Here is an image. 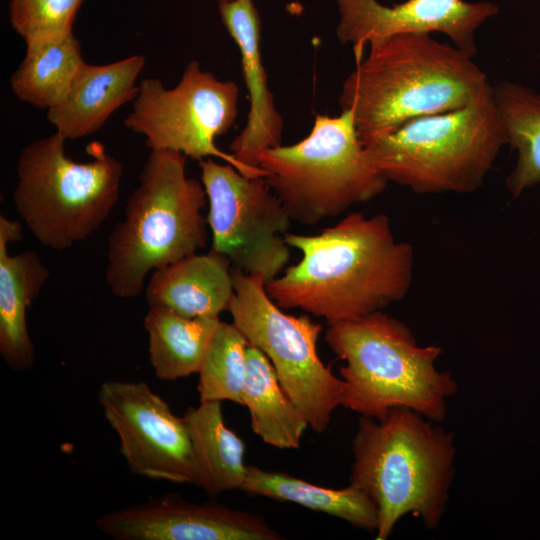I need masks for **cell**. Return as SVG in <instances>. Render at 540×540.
Masks as SVG:
<instances>
[{
    "instance_id": "1",
    "label": "cell",
    "mask_w": 540,
    "mask_h": 540,
    "mask_svg": "<svg viewBox=\"0 0 540 540\" xmlns=\"http://www.w3.org/2000/svg\"><path fill=\"white\" fill-rule=\"evenodd\" d=\"M302 258L266 283L282 309H300L327 323L382 311L406 296L414 251L398 241L387 215L354 212L315 235L287 232Z\"/></svg>"
},
{
    "instance_id": "2",
    "label": "cell",
    "mask_w": 540,
    "mask_h": 540,
    "mask_svg": "<svg viewBox=\"0 0 540 540\" xmlns=\"http://www.w3.org/2000/svg\"><path fill=\"white\" fill-rule=\"evenodd\" d=\"M469 56L431 34H398L369 45L344 80L339 104L351 110L363 143L408 120L466 107L492 85Z\"/></svg>"
},
{
    "instance_id": "3",
    "label": "cell",
    "mask_w": 540,
    "mask_h": 540,
    "mask_svg": "<svg viewBox=\"0 0 540 540\" xmlns=\"http://www.w3.org/2000/svg\"><path fill=\"white\" fill-rule=\"evenodd\" d=\"M454 434L405 407L379 419L361 416L352 443L350 483L378 511L376 540L407 514L436 529L446 512L455 473Z\"/></svg>"
},
{
    "instance_id": "4",
    "label": "cell",
    "mask_w": 540,
    "mask_h": 540,
    "mask_svg": "<svg viewBox=\"0 0 540 540\" xmlns=\"http://www.w3.org/2000/svg\"><path fill=\"white\" fill-rule=\"evenodd\" d=\"M325 340L345 362L339 373L346 388L342 406L379 419L405 407L437 423L457 382L436 361L438 345H419L402 321L377 311L352 320L328 323Z\"/></svg>"
},
{
    "instance_id": "5",
    "label": "cell",
    "mask_w": 540,
    "mask_h": 540,
    "mask_svg": "<svg viewBox=\"0 0 540 540\" xmlns=\"http://www.w3.org/2000/svg\"><path fill=\"white\" fill-rule=\"evenodd\" d=\"M186 159L176 151L150 150L124 219L108 237L105 280L116 297L138 296L148 273L206 247L207 195L202 182L187 177Z\"/></svg>"
},
{
    "instance_id": "6",
    "label": "cell",
    "mask_w": 540,
    "mask_h": 540,
    "mask_svg": "<svg viewBox=\"0 0 540 540\" xmlns=\"http://www.w3.org/2000/svg\"><path fill=\"white\" fill-rule=\"evenodd\" d=\"M505 144L492 86L466 107L408 120L363 142L387 181L418 194L475 191Z\"/></svg>"
},
{
    "instance_id": "7",
    "label": "cell",
    "mask_w": 540,
    "mask_h": 540,
    "mask_svg": "<svg viewBox=\"0 0 540 540\" xmlns=\"http://www.w3.org/2000/svg\"><path fill=\"white\" fill-rule=\"evenodd\" d=\"M67 139L55 132L28 143L16 163L15 209L35 239L53 250L86 240L118 201L123 165L99 142L92 157L76 162L65 153Z\"/></svg>"
},
{
    "instance_id": "8",
    "label": "cell",
    "mask_w": 540,
    "mask_h": 540,
    "mask_svg": "<svg viewBox=\"0 0 540 540\" xmlns=\"http://www.w3.org/2000/svg\"><path fill=\"white\" fill-rule=\"evenodd\" d=\"M259 167L292 221L305 225L375 198L388 183L368 159L351 110L316 114L308 136L265 150Z\"/></svg>"
},
{
    "instance_id": "9",
    "label": "cell",
    "mask_w": 540,
    "mask_h": 540,
    "mask_svg": "<svg viewBox=\"0 0 540 540\" xmlns=\"http://www.w3.org/2000/svg\"><path fill=\"white\" fill-rule=\"evenodd\" d=\"M234 296L229 305L233 324L271 362L290 400L317 433L342 405L345 382L326 367L317 352L322 325L309 316L286 314L267 294L265 280L233 270Z\"/></svg>"
},
{
    "instance_id": "10",
    "label": "cell",
    "mask_w": 540,
    "mask_h": 540,
    "mask_svg": "<svg viewBox=\"0 0 540 540\" xmlns=\"http://www.w3.org/2000/svg\"><path fill=\"white\" fill-rule=\"evenodd\" d=\"M238 101L235 82L219 80L192 60L174 88H166L158 78L143 79L123 124L143 135L150 150H172L198 161L220 158L251 177L232 154L215 144L234 125Z\"/></svg>"
},
{
    "instance_id": "11",
    "label": "cell",
    "mask_w": 540,
    "mask_h": 540,
    "mask_svg": "<svg viewBox=\"0 0 540 540\" xmlns=\"http://www.w3.org/2000/svg\"><path fill=\"white\" fill-rule=\"evenodd\" d=\"M208 200L211 250L233 270L276 278L290 259L285 234L292 219L264 177H247L229 163L199 161Z\"/></svg>"
},
{
    "instance_id": "12",
    "label": "cell",
    "mask_w": 540,
    "mask_h": 540,
    "mask_svg": "<svg viewBox=\"0 0 540 540\" xmlns=\"http://www.w3.org/2000/svg\"><path fill=\"white\" fill-rule=\"evenodd\" d=\"M98 402L116 432L120 452L136 475L176 484H195L191 443L183 417L143 382L101 384Z\"/></svg>"
},
{
    "instance_id": "13",
    "label": "cell",
    "mask_w": 540,
    "mask_h": 540,
    "mask_svg": "<svg viewBox=\"0 0 540 540\" xmlns=\"http://www.w3.org/2000/svg\"><path fill=\"white\" fill-rule=\"evenodd\" d=\"M339 10L337 38L353 47L355 60L366 45L406 33L440 32L471 57L477 53L475 32L498 12L491 2L464 0H406L385 6L377 0H336Z\"/></svg>"
},
{
    "instance_id": "14",
    "label": "cell",
    "mask_w": 540,
    "mask_h": 540,
    "mask_svg": "<svg viewBox=\"0 0 540 540\" xmlns=\"http://www.w3.org/2000/svg\"><path fill=\"white\" fill-rule=\"evenodd\" d=\"M98 530L116 540H280L258 514L170 494L100 516Z\"/></svg>"
},
{
    "instance_id": "15",
    "label": "cell",
    "mask_w": 540,
    "mask_h": 540,
    "mask_svg": "<svg viewBox=\"0 0 540 540\" xmlns=\"http://www.w3.org/2000/svg\"><path fill=\"white\" fill-rule=\"evenodd\" d=\"M218 10L240 51L250 103L246 125L229 149L251 177H265L259 167V157L265 150L281 145L283 119L275 106L263 65L261 19L253 0L219 3Z\"/></svg>"
},
{
    "instance_id": "16",
    "label": "cell",
    "mask_w": 540,
    "mask_h": 540,
    "mask_svg": "<svg viewBox=\"0 0 540 540\" xmlns=\"http://www.w3.org/2000/svg\"><path fill=\"white\" fill-rule=\"evenodd\" d=\"M144 65L140 54L104 65L84 62L64 99L47 111L55 132L70 140L96 133L118 108L135 99Z\"/></svg>"
},
{
    "instance_id": "17",
    "label": "cell",
    "mask_w": 540,
    "mask_h": 540,
    "mask_svg": "<svg viewBox=\"0 0 540 540\" xmlns=\"http://www.w3.org/2000/svg\"><path fill=\"white\" fill-rule=\"evenodd\" d=\"M22 224L0 215V355L13 370H27L35 349L26 320L27 308L50 276L37 253L8 254V245L22 239Z\"/></svg>"
},
{
    "instance_id": "18",
    "label": "cell",
    "mask_w": 540,
    "mask_h": 540,
    "mask_svg": "<svg viewBox=\"0 0 540 540\" xmlns=\"http://www.w3.org/2000/svg\"><path fill=\"white\" fill-rule=\"evenodd\" d=\"M234 296L229 259L210 249L194 253L151 273L145 297L149 308L187 318H219Z\"/></svg>"
},
{
    "instance_id": "19",
    "label": "cell",
    "mask_w": 540,
    "mask_h": 540,
    "mask_svg": "<svg viewBox=\"0 0 540 540\" xmlns=\"http://www.w3.org/2000/svg\"><path fill=\"white\" fill-rule=\"evenodd\" d=\"M182 417L191 443L194 485L211 494L241 490L247 471L246 447L226 427L221 402H200L197 407H188Z\"/></svg>"
},
{
    "instance_id": "20",
    "label": "cell",
    "mask_w": 540,
    "mask_h": 540,
    "mask_svg": "<svg viewBox=\"0 0 540 540\" xmlns=\"http://www.w3.org/2000/svg\"><path fill=\"white\" fill-rule=\"evenodd\" d=\"M25 43L24 58L10 77L11 90L19 100L48 111L64 99L85 62L80 42L69 31Z\"/></svg>"
},
{
    "instance_id": "21",
    "label": "cell",
    "mask_w": 540,
    "mask_h": 540,
    "mask_svg": "<svg viewBox=\"0 0 540 540\" xmlns=\"http://www.w3.org/2000/svg\"><path fill=\"white\" fill-rule=\"evenodd\" d=\"M241 490L250 496L292 502L340 518L367 531H376L378 528L375 504L362 489L351 483L341 489L327 488L286 473L247 465Z\"/></svg>"
},
{
    "instance_id": "22",
    "label": "cell",
    "mask_w": 540,
    "mask_h": 540,
    "mask_svg": "<svg viewBox=\"0 0 540 540\" xmlns=\"http://www.w3.org/2000/svg\"><path fill=\"white\" fill-rule=\"evenodd\" d=\"M243 405L251 428L263 442L279 449H296L309 426L303 414L283 390L265 354L247 346Z\"/></svg>"
},
{
    "instance_id": "23",
    "label": "cell",
    "mask_w": 540,
    "mask_h": 540,
    "mask_svg": "<svg viewBox=\"0 0 540 540\" xmlns=\"http://www.w3.org/2000/svg\"><path fill=\"white\" fill-rule=\"evenodd\" d=\"M220 322L219 318H187L149 308L144 328L155 376L174 381L198 373Z\"/></svg>"
},
{
    "instance_id": "24",
    "label": "cell",
    "mask_w": 540,
    "mask_h": 540,
    "mask_svg": "<svg viewBox=\"0 0 540 540\" xmlns=\"http://www.w3.org/2000/svg\"><path fill=\"white\" fill-rule=\"evenodd\" d=\"M492 96L507 134L517 152L515 167L506 178L513 198L540 183V94L509 81L492 86Z\"/></svg>"
},
{
    "instance_id": "25",
    "label": "cell",
    "mask_w": 540,
    "mask_h": 540,
    "mask_svg": "<svg viewBox=\"0 0 540 540\" xmlns=\"http://www.w3.org/2000/svg\"><path fill=\"white\" fill-rule=\"evenodd\" d=\"M248 344L233 323L220 322L198 372L200 402L228 400L243 405Z\"/></svg>"
},
{
    "instance_id": "26",
    "label": "cell",
    "mask_w": 540,
    "mask_h": 540,
    "mask_svg": "<svg viewBox=\"0 0 540 540\" xmlns=\"http://www.w3.org/2000/svg\"><path fill=\"white\" fill-rule=\"evenodd\" d=\"M84 0H10L12 28L25 41L72 31Z\"/></svg>"
},
{
    "instance_id": "27",
    "label": "cell",
    "mask_w": 540,
    "mask_h": 540,
    "mask_svg": "<svg viewBox=\"0 0 540 540\" xmlns=\"http://www.w3.org/2000/svg\"><path fill=\"white\" fill-rule=\"evenodd\" d=\"M218 1V4L219 3H224V2H231V1H234V0H217Z\"/></svg>"
}]
</instances>
